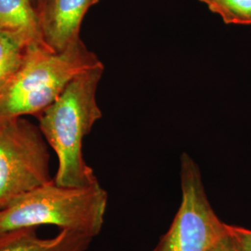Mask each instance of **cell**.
I'll return each mask as SVG.
<instances>
[{
  "instance_id": "9c48e42d",
  "label": "cell",
  "mask_w": 251,
  "mask_h": 251,
  "mask_svg": "<svg viewBox=\"0 0 251 251\" xmlns=\"http://www.w3.org/2000/svg\"><path fill=\"white\" fill-rule=\"evenodd\" d=\"M32 47L22 36L0 30V92L18 72Z\"/></svg>"
},
{
  "instance_id": "7c38bea8",
  "label": "cell",
  "mask_w": 251,
  "mask_h": 251,
  "mask_svg": "<svg viewBox=\"0 0 251 251\" xmlns=\"http://www.w3.org/2000/svg\"><path fill=\"white\" fill-rule=\"evenodd\" d=\"M209 251H238L235 248L232 239L230 238L229 234L225 235L224 238H222L219 242Z\"/></svg>"
},
{
  "instance_id": "30bf717a",
  "label": "cell",
  "mask_w": 251,
  "mask_h": 251,
  "mask_svg": "<svg viewBox=\"0 0 251 251\" xmlns=\"http://www.w3.org/2000/svg\"><path fill=\"white\" fill-rule=\"evenodd\" d=\"M227 25H251V0H198Z\"/></svg>"
},
{
  "instance_id": "5bb4252c",
  "label": "cell",
  "mask_w": 251,
  "mask_h": 251,
  "mask_svg": "<svg viewBox=\"0 0 251 251\" xmlns=\"http://www.w3.org/2000/svg\"><path fill=\"white\" fill-rule=\"evenodd\" d=\"M34 2H35V4H36V0H34Z\"/></svg>"
},
{
  "instance_id": "8fae6325",
  "label": "cell",
  "mask_w": 251,
  "mask_h": 251,
  "mask_svg": "<svg viewBox=\"0 0 251 251\" xmlns=\"http://www.w3.org/2000/svg\"><path fill=\"white\" fill-rule=\"evenodd\" d=\"M227 231L238 251H251V230L227 225Z\"/></svg>"
},
{
  "instance_id": "7a4b0ae2",
  "label": "cell",
  "mask_w": 251,
  "mask_h": 251,
  "mask_svg": "<svg viewBox=\"0 0 251 251\" xmlns=\"http://www.w3.org/2000/svg\"><path fill=\"white\" fill-rule=\"evenodd\" d=\"M102 64L81 38L60 52L32 47L18 72L0 92V118L38 116L75 78Z\"/></svg>"
},
{
  "instance_id": "5b68a950",
  "label": "cell",
  "mask_w": 251,
  "mask_h": 251,
  "mask_svg": "<svg viewBox=\"0 0 251 251\" xmlns=\"http://www.w3.org/2000/svg\"><path fill=\"white\" fill-rule=\"evenodd\" d=\"M180 187L178 212L152 251H209L227 235V225L216 215L198 164L185 152L180 157Z\"/></svg>"
},
{
  "instance_id": "ba28073f",
  "label": "cell",
  "mask_w": 251,
  "mask_h": 251,
  "mask_svg": "<svg viewBox=\"0 0 251 251\" xmlns=\"http://www.w3.org/2000/svg\"><path fill=\"white\" fill-rule=\"evenodd\" d=\"M0 30L22 36L31 45L48 48L34 0H0Z\"/></svg>"
},
{
  "instance_id": "4fadbf2b",
  "label": "cell",
  "mask_w": 251,
  "mask_h": 251,
  "mask_svg": "<svg viewBox=\"0 0 251 251\" xmlns=\"http://www.w3.org/2000/svg\"><path fill=\"white\" fill-rule=\"evenodd\" d=\"M43 1H44V0H36V8H37Z\"/></svg>"
},
{
  "instance_id": "6da1fadb",
  "label": "cell",
  "mask_w": 251,
  "mask_h": 251,
  "mask_svg": "<svg viewBox=\"0 0 251 251\" xmlns=\"http://www.w3.org/2000/svg\"><path fill=\"white\" fill-rule=\"evenodd\" d=\"M104 65L82 74L37 117L47 144L58 158L55 183L66 187H86L99 183L83 156V140L102 117L96 93Z\"/></svg>"
},
{
  "instance_id": "52a82bcc",
  "label": "cell",
  "mask_w": 251,
  "mask_h": 251,
  "mask_svg": "<svg viewBox=\"0 0 251 251\" xmlns=\"http://www.w3.org/2000/svg\"><path fill=\"white\" fill-rule=\"evenodd\" d=\"M93 237L89 234L61 230L52 238H40L36 229L20 230L0 238V251H87Z\"/></svg>"
},
{
  "instance_id": "3957f363",
  "label": "cell",
  "mask_w": 251,
  "mask_h": 251,
  "mask_svg": "<svg viewBox=\"0 0 251 251\" xmlns=\"http://www.w3.org/2000/svg\"><path fill=\"white\" fill-rule=\"evenodd\" d=\"M107 201V193L100 183L66 187L52 179L0 209V238L42 225H54L94 238L103 225Z\"/></svg>"
},
{
  "instance_id": "8992f818",
  "label": "cell",
  "mask_w": 251,
  "mask_h": 251,
  "mask_svg": "<svg viewBox=\"0 0 251 251\" xmlns=\"http://www.w3.org/2000/svg\"><path fill=\"white\" fill-rule=\"evenodd\" d=\"M99 1L44 0L37 10L46 46L55 52H60L79 39L86 13Z\"/></svg>"
},
{
  "instance_id": "277c9868",
  "label": "cell",
  "mask_w": 251,
  "mask_h": 251,
  "mask_svg": "<svg viewBox=\"0 0 251 251\" xmlns=\"http://www.w3.org/2000/svg\"><path fill=\"white\" fill-rule=\"evenodd\" d=\"M52 179L39 126L23 117L0 118V209Z\"/></svg>"
}]
</instances>
